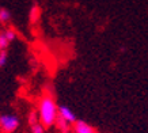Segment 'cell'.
<instances>
[{
	"instance_id": "6da1fadb",
	"label": "cell",
	"mask_w": 148,
	"mask_h": 133,
	"mask_svg": "<svg viewBox=\"0 0 148 133\" xmlns=\"http://www.w3.org/2000/svg\"><path fill=\"white\" fill-rule=\"evenodd\" d=\"M37 114L40 118V122L45 128H50L56 124V120L58 117V105L50 95H44L38 102Z\"/></svg>"
},
{
	"instance_id": "7a4b0ae2",
	"label": "cell",
	"mask_w": 148,
	"mask_h": 133,
	"mask_svg": "<svg viewBox=\"0 0 148 133\" xmlns=\"http://www.w3.org/2000/svg\"><path fill=\"white\" fill-rule=\"evenodd\" d=\"M21 121L15 114H0V129L3 133H14L19 128Z\"/></svg>"
},
{
	"instance_id": "3957f363",
	"label": "cell",
	"mask_w": 148,
	"mask_h": 133,
	"mask_svg": "<svg viewBox=\"0 0 148 133\" xmlns=\"http://www.w3.org/2000/svg\"><path fill=\"white\" fill-rule=\"evenodd\" d=\"M16 40V31L14 29H4L0 31V50H8L10 45Z\"/></svg>"
},
{
	"instance_id": "277c9868",
	"label": "cell",
	"mask_w": 148,
	"mask_h": 133,
	"mask_svg": "<svg viewBox=\"0 0 148 133\" xmlns=\"http://www.w3.org/2000/svg\"><path fill=\"white\" fill-rule=\"evenodd\" d=\"M58 117H61L63 120H65L68 124H71V125H73L77 121L76 114H75L68 106H65V105L58 106Z\"/></svg>"
},
{
	"instance_id": "5b68a950",
	"label": "cell",
	"mask_w": 148,
	"mask_h": 133,
	"mask_svg": "<svg viewBox=\"0 0 148 133\" xmlns=\"http://www.w3.org/2000/svg\"><path fill=\"white\" fill-rule=\"evenodd\" d=\"M72 129L75 133H95V129L88 125L86 121H82V120H77L75 124L72 125Z\"/></svg>"
},
{
	"instance_id": "8992f818",
	"label": "cell",
	"mask_w": 148,
	"mask_h": 133,
	"mask_svg": "<svg viewBox=\"0 0 148 133\" xmlns=\"http://www.w3.org/2000/svg\"><path fill=\"white\" fill-rule=\"evenodd\" d=\"M56 126H57V129L60 130L61 133H69V130H71L72 125L68 124L65 120H63L61 117H57V120H56Z\"/></svg>"
},
{
	"instance_id": "52a82bcc",
	"label": "cell",
	"mask_w": 148,
	"mask_h": 133,
	"mask_svg": "<svg viewBox=\"0 0 148 133\" xmlns=\"http://www.w3.org/2000/svg\"><path fill=\"white\" fill-rule=\"evenodd\" d=\"M12 19V15L7 8H0V23L1 25H7Z\"/></svg>"
},
{
	"instance_id": "ba28073f",
	"label": "cell",
	"mask_w": 148,
	"mask_h": 133,
	"mask_svg": "<svg viewBox=\"0 0 148 133\" xmlns=\"http://www.w3.org/2000/svg\"><path fill=\"white\" fill-rule=\"evenodd\" d=\"M8 62V50H0V69H3Z\"/></svg>"
},
{
	"instance_id": "9c48e42d",
	"label": "cell",
	"mask_w": 148,
	"mask_h": 133,
	"mask_svg": "<svg viewBox=\"0 0 148 133\" xmlns=\"http://www.w3.org/2000/svg\"><path fill=\"white\" fill-rule=\"evenodd\" d=\"M30 130H32V133H45V126L38 121L36 124L30 125Z\"/></svg>"
}]
</instances>
